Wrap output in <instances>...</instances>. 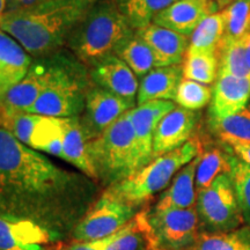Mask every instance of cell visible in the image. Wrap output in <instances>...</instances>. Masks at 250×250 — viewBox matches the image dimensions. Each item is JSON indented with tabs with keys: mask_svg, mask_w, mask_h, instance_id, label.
<instances>
[{
	"mask_svg": "<svg viewBox=\"0 0 250 250\" xmlns=\"http://www.w3.org/2000/svg\"><path fill=\"white\" fill-rule=\"evenodd\" d=\"M95 191L88 176L58 167L0 125V213L33 221L62 241L94 204Z\"/></svg>",
	"mask_w": 250,
	"mask_h": 250,
	"instance_id": "6da1fadb",
	"label": "cell"
},
{
	"mask_svg": "<svg viewBox=\"0 0 250 250\" xmlns=\"http://www.w3.org/2000/svg\"><path fill=\"white\" fill-rule=\"evenodd\" d=\"M98 0H48L34 7L5 12L0 29L12 36L27 54L45 57L66 44L72 31Z\"/></svg>",
	"mask_w": 250,
	"mask_h": 250,
	"instance_id": "7a4b0ae2",
	"label": "cell"
},
{
	"mask_svg": "<svg viewBox=\"0 0 250 250\" xmlns=\"http://www.w3.org/2000/svg\"><path fill=\"white\" fill-rule=\"evenodd\" d=\"M134 34L116 0H98L72 31L66 45L80 62L93 67L109 56L117 55Z\"/></svg>",
	"mask_w": 250,
	"mask_h": 250,
	"instance_id": "3957f363",
	"label": "cell"
},
{
	"mask_svg": "<svg viewBox=\"0 0 250 250\" xmlns=\"http://www.w3.org/2000/svg\"><path fill=\"white\" fill-rule=\"evenodd\" d=\"M129 111L101 136L88 142V156L96 180L108 187L138 171L136 133Z\"/></svg>",
	"mask_w": 250,
	"mask_h": 250,
	"instance_id": "277c9868",
	"label": "cell"
},
{
	"mask_svg": "<svg viewBox=\"0 0 250 250\" xmlns=\"http://www.w3.org/2000/svg\"><path fill=\"white\" fill-rule=\"evenodd\" d=\"M202 153V143L192 137L181 147L153 159L148 165L108 190L122 201L139 208L169 186L184 166Z\"/></svg>",
	"mask_w": 250,
	"mask_h": 250,
	"instance_id": "5b68a950",
	"label": "cell"
},
{
	"mask_svg": "<svg viewBox=\"0 0 250 250\" xmlns=\"http://www.w3.org/2000/svg\"><path fill=\"white\" fill-rule=\"evenodd\" d=\"M40 59L39 62H31L22 80L0 94L1 110L27 112L51 83L79 65L54 54Z\"/></svg>",
	"mask_w": 250,
	"mask_h": 250,
	"instance_id": "8992f818",
	"label": "cell"
},
{
	"mask_svg": "<svg viewBox=\"0 0 250 250\" xmlns=\"http://www.w3.org/2000/svg\"><path fill=\"white\" fill-rule=\"evenodd\" d=\"M151 250H184L198 240L199 218L196 208L145 212Z\"/></svg>",
	"mask_w": 250,
	"mask_h": 250,
	"instance_id": "52a82bcc",
	"label": "cell"
},
{
	"mask_svg": "<svg viewBox=\"0 0 250 250\" xmlns=\"http://www.w3.org/2000/svg\"><path fill=\"white\" fill-rule=\"evenodd\" d=\"M196 210L199 224L208 233L229 232L243 223L229 173L219 175L210 186L197 192Z\"/></svg>",
	"mask_w": 250,
	"mask_h": 250,
	"instance_id": "ba28073f",
	"label": "cell"
},
{
	"mask_svg": "<svg viewBox=\"0 0 250 250\" xmlns=\"http://www.w3.org/2000/svg\"><path fill=\"white\" fill-rule=\"evenodd\" d=\"M88 88L81 62L51 83L27 112L55 118L79 117L85 109Z\"/></svg>",
	"mask_w": 250,
	"mask_h": 250,
	"instance_id": "9c48e42d",
	"label": "cell"
},
{
	"mask_svg": "<svg viewBox=\"0 0 250 250\" xmlns=\"http://www.w3.org/2000/svg\"><path fill=\"white\" fill-rule=\"evenodd\" d=\"M137 211L138 208L122 201L107 189L74 228L72 239L93 241L112 235L129 224L138 214Z\"/></svg>",
	"mask_w": 250,
	"mask_h": 250,
	"instance_id": "30bf717a",
	"label": "cell"
},
{
	"mask_svg": "<svg viewBox=\"0 0 250 250\" xmlns=\"http://www.w3.org/2000/svg\"><path fill=\"white\" fill-rule=\"evenodd\" d=\"M136 104L115 95L101 87L89 86L86 94L85 109L79 122L88 142L98 138L125 112Z\"/></svg>",
	"mask_w": 250,
	"mask_h": 250,
	"instance_id": "8fae6325",
	"label": "cell"
},
{
	"mask_svg": "<svg viewBox=\"0 0 250 250\" xmlns=\"http://www.w3.org/2000/svg\"><path fill=\"white\" fill-rule=\"evenodd\" d=\"M175 107L173 101H151L137 105L129 111L136 133L138 170L153 160V139L156 126Z\"/></svg>",
	"mask_w": 250,
	"mask_h": 250,
	"instance_id": "7c38bea8",
	"label": "cell"
},
{
	"mask_svg": "<svg viewBox=\"0 0 250 250\" xmlns=\"http://www.w3.org/2000/svg\"><path fill=\"white\" fill-rule=\"evenodd\" d=\"M57 239L33 221L0 213V250H48Z\"/></svg>",
	"mask_w": 250,
	"mask_h": 250,
	"instance_id": "4fadbf2b",
	"label": "cell"
},
{
	"mask_svg": "<svg viewBox=\"0 0 250 250\" xmlns=\"http://www.w3.org/2000/svg\"><path fill=\"white\" fill-rule=\"evenodd\" d=\"M196 111L175 107L159 122L153 139V159L181 147L192 138L198 123Z\"/></svg>",
	"mask_w": 250,
	"mask_h": 250,
	"instance_id": "5bb4252c",
	"label": "cell"
},
{
	"mask_svg": "<svg viewBox=\"0 0 250 250\" xmlns=\"http://www.w3.org/2000/svg\"><path fill=\"white\" fill-rule=\"evenodd\" d=\"M218 11L215 0H177L156 15L152 23L190 37L205 18Z\"/></svg>",
	"mask_w": 250,
	"mask_h": 250,
	"instance_id": "9a60e30c",
	"label": "cell"
},
{
	"mask_svg": "<svg viewBox=\"0 0 250 250\" xmlns=\"http://www.w3.org/2000/svg\"><path fill=\"white\" fill-rule=\"evenodd\" d=\"M89 77L94 85L137 105L138 79L118 56L111 55L94 65Z\"/></svg>",
	"mask_w": 250,
	"mask_h": 250,
	"instance_id": "2e32d148",
	"label": "cell"
},
{
	"mask_svg": "<svg viewBox=\"0 0 250 250\" xmlns=\"http://www.w3.org/2000/svg\"><path fill=\"white\" fill-rule=\"evenodd\" d=\"M136 35L151 48L158 67L181 65L190 43V37L154 23L136 30Z\"/></svg>",
	"mask_w": 250,
	"mask_h": 250,
	"instance_id": "e0dca14e",
	"label": "cell"
},
{
	"mask_svg": "<svg viewBox=\"0 0 250 250\" xmlns=\"http://www.w3.org/2000/svg\"><path fill=\"white\" fill-rule=\"evenodd\" d=\"M250 100V77L219 73L212 93L210 118H225L247 108Z\"/></svg>",
	"mask_w": 250,
	"mask_h": 250,
	"instance_id": "ac0fdd59",
	"label": "cell"
},
{
	"mask_svg": "<svg viewBox=\"0 0 250 250\" xmlns=\"http://www.w3.org/2000/svg\"><path fill=\"white\" fill-rule=\"evenodd\" d=\"M182 80V65L155 67L139 83L137 105L151 101H173Z\"/></svg>",
	"mask_w": 250,
	"mask_h": 250,
	"instance_id": "d6986e66",
	"label": "cell"
},
{
	"mask_svg": "<svg viewBox=\"0 0 250 250\" xmlns=\"http://www.w3.org/2000/svg\"><path fill=\"white\" fill-rule=\"evenodd\" d=\"M31 62L26 50L0 29V94L22 80Z\"/></svg>",
	"mask_w": 250,
	"mask_h": 250,
	"instance_id": "ffe728a7",
	"label": "cell"
},
{
	"mask_svg": "<svg viewBox=\"0 0 250 250\" xmlns=\"http://www.w3.org/2000/svg\"><path fill=\"white\" fill-rule=\"evenodd\" d=\"M199 155L184 166L173 182L159 198L154 210H169V208H191L197 203L196 170Z\"/></svg>",
	"mask_w": 250,
	"mask_h": 250,
	"instance_id": "44dd1931",
	"label": "cell"
},
{
	"mask_svg": "<svg viewBox=\"0 0 250 250\" xmlns=\"http://www.w3.org/2000/svg\"><path fill=\"white\" fill-rule=\"evenodd\" d=\"M62 129H64L62 159L78 168L89 179L98 181L88 156V140L81 129L79 117L62 118Z\"/></svg>",
	"mask_w": 250,
	"mask_h": 250,
	"instance_id": "7402d4cb",
	"label": "cell"
},
{
	"mask_svg": "<svg viewBox=\"0 0 250 250\" xmlns=\"http://www.w3.org/2000/svg\"><path fill=\"white\" fill-rule=\"evenodd\" d=\"M225 29H226V20L223 11L208 15L198 24L192 35L190 36L189 48L187 52L218 54L225 36Z\"/></svg>",
	"mask_w": 250,
	"mask_h": 250,
	"instance_id": "603a6c76",
	"label": "cell"
},
{
	"mask_svg": "<svg viewBox=\"0 0 250 250\" xmlns=\"http://www.w3.org/2000/svg\"><path fill=\"white\" fill-rule=\"evenodd\" d=\"M62 139L64 129L62 118L42 116L34 130L29 147L62 159Z\"/></svg>",
	"mask_w": 250,
	"mask_h": 250,
	"instance_id": "cb8c5ba5",
	"label": "cell"
},
{
	"mask_svg": "<svg viewBox=\"0 0 250 250\" xmlns=\"http://www.w3.org/2000/svg\"><path fill=\"white\" fill-rule=\"evenodd\" d=\"M177 0H116L118 7L134 30L147 27L154 18Z\"/></svg>",
	"mask_w": 250,
	"mask_h": 250,
	"instance_id": "d4e9b609",
	"label": "cell"
},
{
	"mask_svg": "<svg viewBox=\"0 0 250 250\" xmlns=\"http://www.w3.org/2000/svg\"><path fill=\"white\" fill-rule=\"evenodd\" d=\"M183 79L192 80L210 86L217 81L219 74L218 54L187 52L183 64Z\"/></svg>",
	"mask_w": 250,
	"mask_h": 250,
	"instance_id": "484cf974",
	"label": "cell"
},
{
	"mask_svg": "<svg viewBox=\"0 0 250 250\" xmlns=\"http://www.w3.org/2000/svg\"><path fill=\"white\" fill-rule=\"evenodd\" d=\"M219 73L237 78H249L250 70L247 64L245 37L240 40H227L221 42L218 51Z\"/></svg>",
	"mask_w": 250,
	"mask_h": 250,
	"instance_id": "4316f807",
	"label": "cell"
},
{
	"mask_svg": "<svg viewBox=\"0 0 250 250\" xmlns=\"http://www.w3.org/2000/svg\"><path fill=\"white\" fill-rule=\"evenodd\" d=\"M226 173H230L229 153H225L217 147L201 153L196 170L197 192L210 186L219 175Z\"/></svg>",
	"mask_w": 250,
	"mask_h": 250,
	"instance_id": "83f0119b",
	"label": "cell"
},
{
	"mask_svg": "<svg viewBox=\"0 0 250 250\" xmlns=\"http://www.w3.org/2000/svg\"><path fill=\"white\" fill-rule=\"evenodd\" d=\"M120 57L137 77H145L156 66L154 54L144 41L134 34L117 52Z\"/></svg>",
	"mask_w": 250,
	"mask_h": 250,
	"instance_id": "f1b7e54d",
	"label": "cell"
},
{
	"mask_svg": "<svg viewBox=\"0 0 250 250\" xmlns=\"http://www.w3.org/2000/svg\"><path fill=\"white\" fill-rule=\"evenodd\" d=\"M195 250H250V228L199 235Z\"/></svg>",
	"mask_w": 250,
	"mask_h": 250,
	"instance_id": "f546056e",
	"label": "cell"
},
{
	"mask_svg": "<svg viewBox=\"0 0 250 250\" xmlns=\"http://www.w3.org/2000/svg\"><path fill=\"white\" fill-rule=\"evenodd\" d=\"M107 250H151L146 230L145 211L138 212L129 224L122 228Z\"/></svg>",
	"mask_w": 250,
	"mask_h": 250,
	"instance_id": "4dcf8cb0",
	"label": "cell"
},
{
	"mask_svg": "<svg viewBox=\"0 0 250 250\" xmlns=\"http://www.w3.org/2000/svg\"><path fill=\"white\" fill-rule=\"evenodd\" d=\"M210 129L223 139L234 138L250 142V107L225 118H210Z\"/></svg>",
	"mask_w": 250,
	"mask_h": 250,
	"instance_id": "1f68e13d",
	"label": "cell"
},
{
	"mask_svg": "<svg viewBox=\"0 0 250 250\" xmlns=\"http://www.w3.org/2000/svg\"><path fill=\"white\" fill-rule=\"evenodd\" d=\"M41 115L26 111H9L0 109V125L12 133L19 142L29 146L34 130L41 120Z\"/></svg>",
	"mask_w": 250,
	"mask_h": 250,
	"instance_id": "d6a6232c",
	"label": "cell"
},
{
	"mask_svg": "<svg viewBox=\"0 0 250 250\" xmlns=\"http://www.w3.org/2000/svg\"><path fill=\"white\" fill-rule=\"evenodd\" d=\"M230 177L243 221L250 225V166L240 160L235 155H230Z\"/></svg>",
	"mask_w": 250,
	"mask_h": 250,
	"instance_id": "836d02e7",
	"label": "cell"
},
{
	"mask_svg": "<svg viewBox=\"0 0 250 250\" xmlns=\"http://www.w3.org/2000/svg\"><path fill=\"white\" fill-rule=\"evenodd\" d=\"M226 29L225 39L240 40L250 31V0H233L223 9Z\"/></svg>",
	"mask_w": 250,
	"mask_h": 250,
	"instance_id": "e575fe53",
	"label": "cell"
},
{
	"mask_svg": "<svg viewBox=\"0 0 250 250\" xmlns=\"http://www.w3.org/2000/svg\"><path fill=\"white\" fill-rule=\"evenodd\" d=\"M213 88L196 81L183 79L176 92L175 102L181 108L196 111L211 103Z\"/></svg>",
	"mask_w": 250,
	"mask_h": 250,
	"instance_id": "d590c367",
	"label": "cell"
},
{
	"mask_svg": "<svg viewBox=\"0 0 250 250\" xmlns=\"http://www.w3.org/2000/svg\"><path fill=\"white\" fill-rule=\"evenodd\" d=\"M120 230L114 233L112 235L103 237V239L93 240V241H76L68 246L66 250H107L108 247L110 246V243L117 237Z\"/></svg>",
	"mask_w": 250,
	"mask_h": 250,
	"instance_id": "8d00e7d4",
	"label": "cell"
},
{
	"mask_svg": "<svg viewBox=\"0 0 250 250\" xmlns=\"http://www.w3.org/2000/svg\"><path fill=\"white\" fill-rule=\"evenodd\" d=\"M223 142L225 147L232 149L236 158H239L240 160L250 166V142L234 138L223 139Z\"/></svg>",
	"mask_w": 250,
	"mask_h": 250,
	"instance_id": "74e56055",
	"label": "cell"
},
{
	"mask_svg": "<svg viewBox=\"0 0 250 250\" xmlns=\"http://www.w3.org/2000/svg\"><path fill=\"white\" fill-rule=\"evenodd\" d=\"M48 1V0H7V8L6 12L20 11V9H26L34 7V6L42 4V2Z\"/></svg>",
	"mask_w": 250,
	"mask_h": 250,
	"instance_id": "f35d334b",
	"label": "cell"
},
{
	"mask_svg": "<svg viewBox=\"0 0 250 250\" xmlns=\"http://www.w3.org/2000/svg\"><path fill=\"white\" fill-rule=\"evenodd\" d=\"M245 45H246L247 64H248L249 70H250V31L245 36Z\"/></svg>",
	"mask_w": 250,
	"mask_h": 250,
	"instance_id": "ab89813d",
	"label": "cell"
},
{
	"mask_svg": "<svg viewBox=\"0 0 250 250\" xmlns=\"http://www.w3.org/2000/svg\"><path fill=\"white\" fill-rule=\"evenodd\" d=\"M6 8H7V0H0V19L5 14Z\"/></svg>",
	"mask_w": 250,
	"mask_h": 250,
	"instance_id": "60d3db41",
	"label": "cell"
},
{
	"mask_svg": "<svg viewBox=\"0 0 250 250\" xmlns=\"http://www.w3.org/2000/svg\"><path fill=\"white\" fill-rule=\"evenodd\" d=\"M232 1H233V0H219V1H218L219 8H221V7L225 8L228 4H230Z\"/></svg>",
	"mask_w": 250,
	"mask_h": 250,
	"instance_id": "b9f144b4",
	"label": "cell"
},
{
	"mask_svg": "<svg viewBox=\"0 0 250 250\" xmlns=\"http://www.w3.org/2000/svg\"><path fill=\"white\" fill-rule=\"evenodd\" d=\"M215 1H217V2H218V1H219V0H215Z\"/></svg>",
	"mask_w": 250,
	"mask_h": 250,
	"instance_id": "7bdbcfd3",
	"label": "cell"
}]
</instances>
